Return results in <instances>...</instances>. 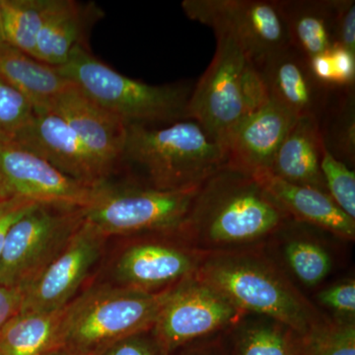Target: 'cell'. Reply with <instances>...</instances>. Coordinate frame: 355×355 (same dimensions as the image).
Wrapping results in <instances>:
<instances>
[{
    "instance_id": "cell-2",
    "label": "cell",
    "mask_w": 355,
    "mask_h": 355,
    "mask_svg": "<svg viewBox=\"0 0 355 355\" xmlns=\"http://www.w3.org/2000/svg\"><path fill=\"white\" fill-rule=\"evenodd\" d=\"M196 277L244 314L272 318L309 336L330 323L266 247L207 253Z\"/></svg>"
},
{
    "instance_id": "cell-24",
    "label": "cell",
    "mask_w": 355,
    "mask_h": 355,
    "mask_svg": "<svg viewBox=\"0 0 355 355\" xmlns=\"http://www.w3.org/2000/svg\"><path fill=\"white\" fill-rule=\"evenodd\" d=\"M65 308L51 313H19L0 331V355H53L60 352Z\"/></svg>"
},
{
    "instance_id": "cell-35",
    "label": "cell",
    "mask_w": 355,
    "mask_h": 355,
    "mask_svg": "<svg viewBox=\"0 0 355 355\" xmlns=\"http://www.w3.org/2000/svg\"><path fill=\"white\" fill-rule=\"evenodd\" d=\"M336 88H354L355 84V53L335 44L328 51Z\"/></svg>"
},
{
    "instance_id": "cell-13",
    "label": "cell",
    "mask_w": 355,
    "mask_h": 355,
    "mask_svg": "<svg viewBox=\"0 0 355 355\" xmlns=\"http://www.w3.org/2000/svg\"><path fill=\"white\" fill-rule=\"evenodd\" d=\"M107 238L84 219L57 258L23 289L20 313H51L67 307L101 257Z\"/></svg>"
},
{
    "instance_id": "cell-11",
    "label": "cell",
    "mask_w": 355,
    "mask_h": 355,
    "mask_svg": "<svg viewBox=\"0 0 355 355\" xmlns=\"http://www.w3.org/2000/svg\"><path fill=\"white\" fill-rule=\"evenodd\" d=\"M114 266L119 286L149 293L172 288L197 273L207 253L176 235L139 236Z\"/></svg>"
},
{
    "instance_id": "cell-8",
    "label": "cell",
    "mask_w": 355,
    "mask_h": 355,
    "mask_svg": "<svg viewBox=\"0 0 355 355\" xmlns=\"http://www.w3.org/2000/svg\"><path fill=\"white\" fill-rule=\"evenodd\" d=\"M83 220V207H33L7 236L0 254V284L22 291L57 258Z\"/></svg>"
},
{
    "instance_id": "cell-4",
    "label": "cell",
    "mask_w": 355,
    "mask_h": 355,
    "mask_svg": "<svg viewBox=\"0 0 355 355\" xmlns=\"http://www.w3.org/2000/svg\"><path fill=\"white\" fill-rule=\"evenodd\" d=\"M174 287L155 293L119 286L86 291L65 307L60 354L103 355L116 343L150 331Z\"/></svg>"
},
{
    "instance_id": "cell-12",
    "label": "cell",
    "mask_w": 355,
    "mask_h": 355,
    "mask_svg": "<svg viewBox=\"0 0 355 355\" xmlns=\"http://www.w3.org/2000/svg\"><path fill=\"white\" fill-rule=\"evenodd\" d=\"M98 188L72 179L36 154L0 141V198L86 207Z\"/></svg>"
},
{
    "instance_id": "cell-17",
    "label": "cell",
    "mask_w": 355,
    "mask_h": 355,
    "mask_svg": "<svg viewBox=\"0 0 355 355\" xmlns=\"http://www.w3.org/2000/svg\"><path fill=\"white\" fill-rule=\"evenodd\" d=\"M268 99L280 105L295 118L319 121L333 89L321 85L311 73L307 60L289 46L266 58L257 67Z\"/></svg>"
},
{
    "instance_id": "cell-29",
    "label": "cell",
    "mask_w": 355,
    "mask_h": 355,
    "mask_svg": "<svg viewBox=\"0 0 355 355\" xmlns=\"http://www.w3.org/2000/svg\"><path fill=\"white\" fill-rule=\"evenodd\" d=\"M307 355H355V320L334 319L307 336Z\"/></svg>"
},
{
    "instance_id": "cell-3",
    "label": "cell",
    "mask_w": 355,
    "mask_h": 355,
    "mask_svg": "<svg viewBox=\"0 0 355 355\" xmlns=\"http://www.w3.org/2000/svg\"><path fill=\"white\" fill-rule=\"evenodd\" d=\"M123 161L141 170L146 186L178 191L200 187L227 165V154L193 120L159 128L130 123Z\"/></svg>"
},
{
    "instance_id": "cell-33",
    "label": "cell",
    "mask_w": 355,
    "mask_h": 355,
    "mask_svg": "<svg viewBox=\"0 0 355 355\" xmlns=\"http://www.w3.org/2000/svg\"><path fill=\"white\" fill-rule=\"evenodd\" d=\"M103 355H166L159 347L153 331L130 336L110 347Z\"/></svg>"
},
{
    "instance_id": "cell-5",
    "label": "cell",
    "mask_w": 355,
    "mask_h": 355,
    "mask_svg": "<svg viewBox=\"0 0 355 355\" xmlns=\"http://www.w3.org/2000/svg\"><path fill=\"white\" fill-rule=\"evenodd\" d=\"M55 69L127 125H169L189 120V101L195 84L150 85L135 80L105 64L84 46H76L67 62Z\"/></svg>"
},
{
    "instance_id": "cell-23",
    "label": "cell",
    "mask_w": 355,
    "mask_h": 355,
    "mask_svg": "<svg viewBox=\"0 0 355 355\" xmlns=\"http://www.w3.org/2000/svg\"><path fill=\"white\" fill-rule=\"evenodd\" d=\"M0 78L27 96L34 108L46 106L70 83L55 67L38 62L4 41H0Z\"/></svg>"
},
{
    "instance_id": "cell-30",
    "label": "cell",
    "mask_w": 355,
    "mask_h": 355,
    "mask_svg": "<svg viewBox=\"0 0 355 355\" xmlns=\"http://www.w3.org/2000/svg\"><path fill=\"white\" fill-rule=\"evenodd\" d=\"M31 100L0 78V141L8 142L34 114Z\"/></svg>"
},
{
    "instance_id": "cell-39",
    "label": "cell",
    "mask_w": 355,
    "mask_h": 355,
    "mask_svg": "<svg viewBox=\"0 0 355 355\" xmlns=\"http://www.w3.org/2000/svg\"><path fill=\"white\" fill-rule=\"evenodd\" d=\"M0 41H3V29H2V8L0 2Z\"/></svg>"
},
{
    "instance_id": "cell-7",
    "label": "cell",
    "mask_w": 355,
    "mask_h": 355,
    "mask_svg": "<svg viewBox=\"0 0 355 355\" xmlns=\"http://www.w3.org/2000/svg\"><path fill=\"white\" fill-rule=\"evenodd\" d=\"M162 191L144 184L99 186L84 219L103 235H178L198 189Z\"/></svg>"
},
{
    "instance_id": "cell-20",
    "label": "cell",
    "mask_w": 355,
    "mask_h": 355,
    "mask_svg": "<svg viewBox=\"0 0 355 355\" xmlns=\"http://www.w3.org/2000/svg\"><path fill=\"white\" fill-rule=\"evenodd\" d=\"M324 147L316 119L298 118L282 141L270 172L289 183L328 193L321 171Z\"/></svg>"
},
{
    "instance_id": "cell-9",
    "label": "cell",
    "mask_w": 355,
    "mask_h": 355,
    "mask_svg": "<svg viewBox=\"0 0 355 355\" xmlns=\"http://www.w3.org/2000/svg\"><path fill=\"white\" fill-rule=\"evenodd\" d=\"M190 19L230 33L256 67L291 46L277 0H184Z\"/></svg>"
},
{
    "instance_id": "cell-15",
    "label": "cell",
    "mask_w": 355,
    "mask_h": 355,
    "mask_svg": "<svg viewBox=\"0 0 355 355\" xmlns=\"http://www.w3.org/2000/svg\"><path fill=\"white\" fill-rule=\"evenodd\" d=\"M44 107L69 123L110 175L123 162L127 123L96 104L74 84L70 83Z\"/></svg>"
},
{
    "instance_id": "cell-40",
    "label": "cell",
    "mask_w": 355,
    "mask_h": 355,
    "mask_svg": "<svg viewBox=\"0 0 355 355\" xmlns=\"http://www.w3.org/2000/svg\"><path fill=\"white\" fill-rule=\"evenodd\" d=\"M53 355H65V354H60V352H58V354H53Z\"/></svg>"
},
{
    "instance_id": "cell-26",
    "label": "cell",
    "mask_w": 355,
    "mask_h": 355,
    "mask_svg": "<svg viewBox=\"0 0 355 355\" xmlns=\"http://www.w3.org/2000/svg\"><path fill=\"white\" fill-rule=\"evenodd\" d=\"M279 234L284 236L282 256L289 272L303 286H320L333 270V258L328 249L312 236L298 232L294 220Z\"/></svg>"
},
{
    "instance_id": "cell-6",
    "label": "cell",
    "mask_w": 355,
    "mask_h": 355,
    "mask_svg": "<svg viewBox=\"0 0 355 355\" xmlns=\"http://www.w3.org/2000/svg\"><path fill=\"white\" fill-rule=\"evenodd\" d=\"M214 34L216 53L193 86L188 118L223 146L246 116L268 101V96L260 72L237 40L223 30H214Z\"/></svg>"
},
{
    "instance_id": "cell-25",
    "label": "cell",
    "mask_w": 355,
    "mask_h": 355,
    "mask_svg": "<svg viewBox=\"0 0 355 355\" xmlns=\"http://www.w3.org/2000/svg\"><path fill=\"white\" fill-rule=\"evenodd\" d=\"M324 148L352 168L355 163V93L354 88L331 90L318 121Z\"/></svg>"
},
{
    "instance_id": "cell-37",
    "label": "cell",
    "mask_w": 355,
    "mask_h": 355,
    "mask_svg": "<svg viewBox=\"0 0 355 355\" xmlns=\"http://www.w3.org/2000/svg\"><path fill=\"white\" fill-rule=\"evenodd\" d=\"M22 301L23 293L20 289L9 288L0 284V331L19 314Z\"/></svg>"
},
{
    "instance_id": "cell-14",
    "label": "cell",
    "mask_w": 355,
    "mask_h": 355,
    "mask_svg": "<svg viewBox=\"0 0 355 355\" xmlns=\"http://www.w3.org/2000/svg\"><path fill=\"white\" fill-rule=\"evenodd\" d=\"M7 144L36 154L87 186H101L110 176L69 123L48 107L35 108L32 118Z\"/></svg>"
},
{
    "instance_id": "cell-18",
    "label": "cell",
    "mask_w": 355,
    "mask_h": 355,
    "mask_svg": "<svg viewBox=\"0 0 355 355\" xmlns=\"http://www.w3.org/2000/svg\"><path fill=\"white\" fill-rule=\"evenodd\" d=\"M292 220L354 242L355 219L345 214L330 196L310 187L289 183L270 171L252 175Z\"/></svg>"
},
{
    "instance_id": "cell-19",
    "label": "cell",
    "mask_w": 355,
    "mask_h": 355,
    "mask_svg": "<svg viewBox=\"0 0 355 355\" xmlns=\"http://www.w3.org/2000/svg\"><path fill=\"white\" fill-rule=\"evenodd\" d=\"M100 12L94 6L73 0H51L40 31L35 60L53 67L64 65L76 46H84L85 33Z\"/></svg>"
},
{
    "instance_id": "cell-1",
    "label": "cell",
    "mask_w": 355,
    "mask_h": 355,
    "mask_svg": "<svg viewBox=\"0 0 355 355\" xmlns=\"http://www.w3.org/2000/svg\"><path fill=\"white\" fill-rule=\"evenodd\" d=\"M291 217L251 174L221 168L203 182L178 236L203 253L266 247Z\"/></svg>"
},
{
    "instance_id": "cell-32",
    "label": "cell",
    "mask_w": 355,
    "mask_h": 355,
    "mask_svg": "<svg viewBox=\"0 0 355 355\" xmlns=\"http://www.w3.org/2000/svg\"><path fill=\"white\" fill-rule=\"evenodd\" d=\"M336 44L355 53V1L335 0Z\"/></svg>"
},
{
    "instance_id": "cell-31",
    "label": "cell",
    "mask_w": 355,
    "mask_h": 355,
    "mask_svg": "<svg viewBox=\"0 0 355 355\" xmlns=\"http://www.w3.org/2000/svg\"><path fill=\"white\" fill-rule=\"evenodd\" d=\"M320 304L334 314V319L355 320V282L343 280L322 289L316 296Z\"/></svg>"
},
{
    "instance_id": "cell-34",
    "label": "cell",
    "mask_w": 355,
    "mask_h": 355,
    "mask_svg": "<svg viewBox=\"0 0 355 355\" xmlns=\"http://www.w3.org/2000/svg\"><path fill=\"white\" fill-rule=\"evenodd\" d=\"M37 205L25 198H0V254L11 227Z\"/></svg>"
},
{
    "instance_id": "cell-10",
    "label": "cell",
    "mask_w": 355,
    "mask_h": 355,
    "mask_svg": "<svg viewBox=\"0 0 355 355\" xmlns=\"http://www.w3.org/2000/svg\"><path fill=\"white\" fill-rule=\"evenodd\" d=\"M244 313L196 275L174 287L151 329L166 355L223 334Z\"/></svg>"
},
{
    "instance_id": "cell-27",
    "label": "cell",
    "mask_w": 355,
    "mask_h": 355,
    "mask_svg": "<svg viewBox=\"0 0 355 355\" xmlns=\"http://www.w3.org/2000/svg\"><path fill=\"white\" fill-rule=\"evenodd\" d=\"M3 41L34 58L51 0H0Z\"/></svg>"
},
{
    "instance_id": "cell-36",
    "label": "cell",
    "mask_w": 355,
    "mask_h": 355,
    "mask_svg": "<svg viewBox=\"0 0 355 355\" xmlns=\"http://www.w3.org/2000/svg\"><path fill=\"white\" fill-rule=\"evenodd\" d=\"M170 355H229L223 334L189 343Z\"/></svg>"
},
{
    "instance_id": "cell-22",
    "label": "cell",
    "mask_w": 355,
    "mask_h": 355,
    "mask_svg": "<svg viewBox=\"0 0 355 355\" xmlns=\"http://www.w3.org/2000/svg\"><path fill=\"white\" fill-rule=\"evenodd\" d=\"M292 48L306 60L336 44L335 0H277Z\"/></svg>"
},
{
    "instance_id": "cell-16",
    "label": "cell",
    "mask_w": 355,
    "mask_h": 355,
    "mask_svg": "<svg viewBox=\"0 0 355 355\" xmlns=\"http://www.w3.org/2000/svg\"><path fill=\"white\" fill-rule=\"evenodd\" d=\"M297 118L272 100L246 116L224 141L227 166L248 174L270 171Z\"/></svg>"
},
{
    "instance_id": "cell-21",
    "label": "cell",
    "mask_w": 355,
    "mask_h": 355,
    "mask_svg": "<svg viewBox=\"0 0 355 355\" xmlns=\"http://www.w3.org/2000/svg\"><path fill=\"white\" fill-rule=\"evenodd\" d=\"M223 336L229 355H307V336L261 315L243 314Z\"/></svg>"
},
{
    "instance_id": "cell-28",
    "label": "cell",
    "mask_w": 355,
    "mask_h": 355,
    "mask_svg": "<svg viewBox=\"0 0 355 355\" xmlns=\"http://www.w3.org/2000/svg\"><path fill=\"white\" fill-rule=\"evenodd\" d=\"M321 171L331 200L352 218L355 219V173L338 160L326 148L321 159Z\"/></svg>"
},
{
    "instance_id": "cell-38",
    "label": "cell",
    "mask_w": 355,
    "mask_h": 355,
    "mask_svg": "<svg viewBox=\"0 0 355 355\" xmlns=\"http://www.w3.org/2000/svg\"><path fill=\"white\" fill-rule=\"evenodd\" d=\"M307 62L311 73L318 83L327 88H336L335 74H334L333 65H331L328 51L315 55Z\"/></svg>"
}]
</instances>
